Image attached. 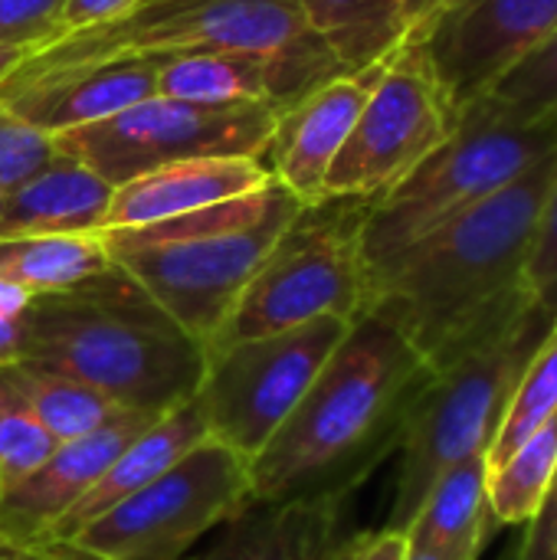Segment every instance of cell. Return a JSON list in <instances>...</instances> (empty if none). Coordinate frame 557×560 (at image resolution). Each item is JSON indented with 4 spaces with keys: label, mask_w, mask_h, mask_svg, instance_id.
Returning a JSON list of instances; mask_svg holds the SVG:
<instances>
[{
    "label": "cell",
    "mask_w": 557,
    "mask_h": 560,
    "mask_svg": "<svg viewBox=\"0 0 557 560\" xmlns=\"http://www.w3.org/2000/svg\"><path fill=\"white\" fill-rule=\"evenodd\" d=\"M555 177L557 151L374 269L368 312L394 325L430 368L522 312L535 302L525 262Z\"/></svg>",
    "instance_id": "obj_1"
},
{
    "label": "cell",
    "mask_w": 557,
    "mask_h": 560,
    "mask_svg": "<svg viewBox=\"0 0 557 560\" xmlns=\"http://www.w3.org/2000/svg\"><path fill=\"white\" fill-rule=\"evenodd\" d=\"M430 374L433 368L394 325L364 312L250 463L253 502L348 499L384 456L401 450Z\"/></svg>",
    "instance_id": "obj_2"
},
{
    "label": "cell",
    "mask_w": 557,
    "mask_h": 560,
    "mask_svg": "<svg viewBox=\"0 0 557 560\" xmlns=\"http://www.w3.org/2000/svg\"><path fill=\"white\" fill-rule=\"evenodd\" d=\"M16 331V361L59 371L121 410L164 417L197 397L207 371V348L118 266L33 295Z\"/></svg>",
    "instance_id": "obj_3"
},
{
    "label": "cell",
    "mask_w": 557,
    "mask_h": 560,
    "mask_svg": "<svg viewBox=\"0 0 557 560\" xmlns=\"http://www.w3.org/2000/svg\"><path fill=\"white\" fill-rule=\"evenodd\" d=\"M302 207L272 180L246 197L98 236L115 266L207 348Z\"/></svg>",
    "instance_id": "obj_4"
},
{
    "label": "cell",
    "mask_w": 557,
    "mask_h": 560,
    "mask_svg": "<svg viewBox=\"0 0 557 560\" xmlns=\"http://www.w3.org/2000/svg\"><path fill=\"white\" fill-rule=\"evenodd\" d=\"M213 49L272 56L309 89L345 72L309 33L295 0H138L105 23L36 43L0 95L66 69L121 59L158 62Z\"/></svg>",
    "instance_id": "obj_5"
},
{
    "label": "cell",
    "mask_w": 557,
    "mask_h": 560,
    "mask_svg": "<svg viewBox=\"0 0 557 560\" xmlns=\"http://www.w3.org/2000/svg\"><path fill=\"white\" fill-rule=\"evenodd\" d=\"M552 325L555 322L529 302L522 312L433 368L404 427L387 532L407 535L433 482L473 453H489L506 404Z\"/></svg>",
    "instance_id": "obj_6"
},
{
    "label": "cell",
    "mask_w": 557,
    "mask_h": 560,
    "mask_svg": "<svg viewBox=\"0 0 557 560\" xmlns=\"http://www.w3.org/2000/svg\"><path fill=\"white\" fill-rule=\"evenodd\" d=\"M557 151V115L532 125L499 118L483 98L466 105L453 135L397 187L368 203L361 253L368 276L397 253L509 187Z\"/></svg>",
    "instance_id": "obj_7"
},
{
    "label": "cell",
    "mask_w": 557,
    "mask_h": 560,
    "mask_svg": "<svg viewBox=\"0 0 557 560\" xmlns=\"http://www.w3.org/2000/svg\"><path fill=\"white\" fill-rule=\"evenodd\" d=\"M368 203L328 197L302 207L240 292L207 354L328 315L358 322L368 312V262L361 253Z\"/></svg>",
    "instance_id": "obj_8"
},
{
    "label": "cell",
    "mask_w": 557,
    "mask_h": 560,
    "mask_svg": "<svg viewBox=\"0 0 557 560\" xmlns=\"http://www.w3.org/2000/svg\"><path fill=\"white\" fill-rule=\"evenodd\" d=\"M250 502V463L204 440L161 479L89 522L69 545L95 560H184Z\"/></svg>",
    "instance_id": "obj_9"
},
{
    "label": "cell",
    "mask_w": 557,
    "mask_h": 560,
    "mask_svg": "<svg viewBox=\"0 0 557 560\" xmlns=\"http://www.w3.org/2000/svg\"><path fill=\"white\" fill-rule=\"evenodd\" d=\"M351 325L348 318L328 315L207 354L197 400L207 413L210 440L253 463L305 397Z\"/></svg>",
    "instance_id": "obj_10"
},
{
    "label": "cell",
    "mask_w": 557,
    "mask_h": 560,
    "mask_svg": "<svg viewBox=\"0 0 557 560\" xmlns=\"http://www.w3.org/2000/svg\"><path fill=\"white\" fill-rule=\"evenodd\" d=\"M269 105H194L151 95L112 118L53 135L56 151L92 167L112 187L184 158H263L272 135Z\"/></svg>",
    "instance_id": "obj_11"
},
{
    "label": "cell",
    "mask_w": 557,
    "mask_h": 560,
    "mask_svg": "<svg viewBox=\"0 0 557 560\" xmlns=\"http://www.w3.org/2000/svg\"><path fill=\"white\" fill-rule=\"evenodd\" d=\"M460 112L446 102L414 36L387 59L328 180V197L378 200L423 164L456 128Z\"/></svg>",
    "instance_id": "obj_12"
},
{
    "label": "cell",
    "mask_w": 557,
    "mask_h": 560,
    "mask_svg": "<svg viewBox=\"0 0 557 560\" xmlns=\"http://www.w3.org/2000/svg\"><path fill=\"white\" fill-rule=\"evenodd\" d=\"M557 30V0H456L410 36L446 102L463 112Z\"/></svg>",
    "instance_id": "obj_13"
},
{
    "label": "cell",
    "mask_w": 557,
    "mask_h": 560,
    "mask_svg": "<svg viewBox=\"0 0 557 560\" xmlns=\"http://www.w3.org/2000/svg\"><path fill=\"white\" fill-rule=\"evenodd\" d=\"M384 66L387 59L364 72H338L276 112L272 135L259 161L269 167L272 180L305 207L325 200L328 171Z\"/></svg>",
    "instance_id": "obj_14"
},
{
    "label": "cell",
    "mask_w": 557,
    "mask_h": 560,
    "mask_svg": "<svg viewBox=\"0 0 557 560\" xmlns=\"http://www.w3.org/2000/svg\"><path fill=\"white\" fill-rule=\"evenodd\" d=\"M154 413L121 410L102 430L56 446V453L26 479L0 492V548H39L49 545L56 525L69 509L98 482L112 459L148 430Z\"/></svg>",
    "instance_id": "obj_15"
},
{
    "label": "cell",
    "mask_w": 557,
    "mask_h": 560,
    "mask_svg": "<svg viewBox=\"0 0 557 560\" xmlns=\"http://www.w3.org/2000/svg\"><path fill=\"white\" fill-rule=\"evenodd\" d=\"M194 560H355L368 541L348 515V499L250 502Z\"/></svg>",
    "instance_id": "obj_16"
},
{
    "label": "cell",
    "mask_w": 557,
    "mask_h": 560,
    "mask_svg": "<svg viewBox=\"0 0 557 560\" xmlns=\"http://www.w3.org/2000/svg\"><path fill=\"white\" fill-rule=\"evenodd\" d=\"M272 184L259 158H184L151 167L115 187L102 233L161 223Z\"/></svg>",
    "instance_id": "obj_17"
},
{
    "label": "cell",
    "mask_w": 557,
    "mask_h": 560,
    "mask_svg": "<svg viewBox=\"0 0 557 560\" xmlns=\"http://www.w3.org/2000/svg\"><path fill=\"white\" fill-rule=\"evenodd\" d=\"M158 92V66L148 59H121L102 66H82L26 82L0 102L36 128L59 135L112 118Z\"/></svg>",
    "instance_id": "obj_18"
},
{
    "label": "cell",
    "mask_w": 557,
    "mask_h": 560,
    "mask_svg": "<svg viewBox=\"0 0 557 560\" xmlns=\"http://www.w3.org/2000/svg\"><path fill=\"white\" fill-rule=\"evenodd\" d=\"M204 440H210V423L200 407V400H187L184 407L164 413L148 430H141L98 476V482L76 502V509L66 512V518L56 525L49 545H69L89 522L112 512L128 495L141 492L154 479H161L171 466H177L190 450H197Z\"/></svg>",
    "instance_id": "obj_19"
},
{
    "label": "cell",
    "mask_w": 557,
    "mask_h": 560,
    "mask_svg": "<svg viewBox=\"0 0 557 560\" xmlns=\"http://www.w3.org/2000/svg\"><path fill=\"white\" fill-rule=\"evenodd\" d=\"M158 92L161 98L194 102V105H269L282 108L309 85L279 59L243 49L190 52L174 59H158Z\"/></svg>",
    "instance_id": "obj_20"
},
{
    "label": "cell",
    "mask_w": 557,
    "mask_h": 560,
    "mask_svg": "<svg viewBox=\"0 0 557 560\" xmlns=\"http://www.w3.org/2000/svg\"><path fill=\"white\" fill-rule=\"evenodd\" d=\"M115 187L92 167L59 154L0 203V240L102 233Z\"/></svg>",
    "instance_id": "obj_21"
},
{
    "label": "cell",
    "mask_w": 557,
    "mask_h": 560,
    "mask_svg": "<svg viewBox=\"0 0 557 560\" xmlns=\"http://www.w3.org/2000/svg\"><path fill=\"white\" fill-rule=\"evenodd\" d=\"M492 528L489 459L486 453H473L433 482L407 528V541L437 548L456 560H479Z\"/></svg>",
    "instance_id": "obj_22"
},
{
    "label": "cell",
    "mask_w": 557,
    "mask_h": 560,
    "mask_svg": "<svg viewBox=\"0 0 557 560\" xmlns=\"http://www.w3.org/2000/svg\"><path fill=\"white\" fill-rule=\"evenodd\" d=\"M295 7L345 72L391 59L417 26L410 0H295Z\"/></svg>",
    "instance_id": "obj_23"
},
{
    "label": "cell",
    "mask_w": 557,
    "mask_h": 560,
    "mask_svg": "<svg viewBox=\"0 0 557 560\" xmlns=\"http://www.w3.org/2000/svg\"><path fill=\"white\" fill-rule=\"evenodd\" d=\"M112 266L115 259L108 256L98 233L0 240V279L30 295L82 285Z\"/></svg>",
    "instance_id": "obj_24"
},
{
    "label": "cell",
    "mask_w": 557,
    "mask_h": 560,
    "mask_svg": "<svg viewBox=\"0 0 557 560\" xmlns=\"http://www.w3.org/2000/svg\"><path fill=\"white\" fill-rule=\"evenodd\" d=\"M7 371H10L16 390L23 394V400L30 404V410L36 413V420L43 423V430L59 446L102 430L105 423H112L121 413V407H115L92 387H85L59 371L36 368L26 361H13V364H7Z\"/></svg>",
    "instance_id": "obj_25"
},
{
    "label": "cell",
    "mask_w": 557,
    "mask_h": 560,
    "mask_svg": "<svg viewBox=\"0 0 557 560\" xmlns=\"http://www.w3.org/2000/svg\"><path fill=\"white\" fill-rule=\"evenodd\" d=\"M557 469V413L502 466L489 469V512L496 525H532Z\"/></svg>",
    "instance_id": "obj_26"
},
{
    "label": "cell",
    "mask_w": 557,
    "mask_h": 560,
    "mask_svg": "<svg viewBox=\"0 0 557 560\" xmlns=\"http://www.w3.org/2000/svg\"><path fill=\"white\" fill-rule=\"evenodd\" d=\"M557 413V322L548 338L522 371L512 400L506 404V413L499 420V430L492 436V446L486 453L489 469L502 466L538 427H545Z\"/></svg>",
    "instance_id": "obj_27"
},
{
    "label": "cell",
    "mask_w": 557,
    "mask_h": 560,
    "mask_svg": "<svg viewBox=\"0 0 557 560\" xmlns=\"http://www.w3.org/2000/svg\"><path fill=\"white\" fill-rule=\"evenodd\" d=\"M483 102L506 121L532 125L557 115V30L529 52L515 69H509Z\"/></svg>",
    "instance_id": "obj_28"
},
{
    "label": "cell",
    "mask_w": 557,
    "mask_h": 560,
    "mask_svg": "<svg viewBox=\"0 0 557 560\" xmlns=\"http://www.w3.org/2000/svg\"><path fill=\"white\" fill-rule=\"evenodd\" d=\"M56 446L59 443L43 430L16 390L7 364H0V492L36 472L56 453Z\"/></svg>",
    "instance_id": "obj_29"
},
{
    "label": "cell",
    "mask_w": 557,
    "mask_h": 560,
    "mask_svg": "<svg viewBox=\"0 0 557 560\" xmlns=\"http://www.w3.org/2000/svg\"><path fill=\"white\" fill-rule=\"evenodd\" d=\"M56 158V138L0 102V194L16 190Z\"/></svg>",
    "instance_id": "obj_30"
},
{
    "label": "cell",
    "mask_w": 557,
    "mask_h": 560,
    "mask_svg": "<svg viewBox=\"0 0 557 560\" xmlns=\"http://www.w3.org/2000/svg\"><path fill=\"white\" fill-rule=\"evenodd\" d=\"M525 285L535 305L557 322V177L535 226L532 253L525 262Z\"/></svg>",
    "instance_id": "obj_31"
},
{
    "label": "cell",
    "mask_w": 557,
    "mask_h": 560,
    "mask_svg": "<svg viewBox=\"0 0 557 560\" xmlns=\"http://www.w3.org/2000/svg\"><path fill=\"white\" fill-rule=\"evenodd\" d=\"M66 0H0V46H26L56 33Z\"/></svg>",
    "instance_id": "obj_32"
},
{
    "label": "cell",
    "mask_w": 557,
    "mask_h": 560,
    "mask_svg": "<svg viewBox=\"0 0 557 560\" xmlns=\"http://www.w3.org/2000/svg\"><path fill=\"white\" fill-rule=\"evenodd\" d=\"M515 560H557V469L525 541L515 548Z\"/></svg>",
    "instance_id": "obj_33"
},
{
    "label": "cell",
    "mask_w": 557,
    "mask_h": 560,
    "mask_svg": "<svg viewBox=\"0 0 557 560\" xmlns=\"http://www.w3.org/2000/svg\"><path fill=\"white\" fill-rule=\"evenodd\" d=\"M138 0H66L62 13H59V23H56V33L53 36H66V33H76V30H89L95 23H105L118 13H125L128 7H135ZM49 36V39H53Z\"/></svg>",
    "instance_id": "obj_34"
},
{
    "label": "cell",
    "mask_w": 557,
    "mask_h": 560,
    "mask_svg": "<svg viewBox=\"0 0 557 560\" xmlns=\"http://www.w3.org/2000/svg\"><path fill=\"white\" fill-rule=\"evenodd\" d=\"M404 558H407V535L381 528V532L368 535L364 548L358 551V558L355 560H404Z\"/></svg>",
    "instance_id": "obj_35"
},
{
    "label": "cell",
    "mask_w": 557,
    "mask_h": 560,
    "mask_svg": "<svg viewBox=\"0 0 557 560\" xmlns=\"http://www.w3.org/2000/svg\"><path fill=\"white\" fill-rule=\"evenodd\" d=\"M0 560H95L76 545H39V548H3Z\"/></svg>",
    "instance_id": "obj_36"
},
{
    "label": "cell",
    "mask_w": 557,
    "mask_h": 560,
    "mask_svg": "<svg viewBox=\"0 0 557 560\" xmlns=\"http://www.w3.org/2000/svg\"><path fill=\"white\" fill-rule=\"evenodd\" d=\"M30 299H33L30 292H23V289H16V285L0 279V315L3 318H20V312L26 308Z\"/></svg>",
    "instance_id": "obj_37"
},
{
    "label": "cell",
    "mask_w": 557,
    "mask_h": 560,
    "mask_svg": "<svg viewBox=\"0 0 557 560\" xmlns=\"http://www.w3.org/2000/svg\"><path fill=\"white\" fill-rule=\"evenodd\" d=\"M16 318H3L0 315V364H13L16 361Z\"/></svg>",
    "instance_id": "obj_38"
},
{
    "label": "cell",
    "mask_w": 557,
    "mask_h": 560,
    "mask_svg": "<svg viewBox=\"0 0 557 560\" xmlns=\"http://www.w3.org/2000/svg\"><path fill=\"white\" fill-rule=\"evenodd\" d=\"M26 46H0V85L20 69V62L26 59Z\"/></svg>",
    "instance_id": "obj_39"
},
{
    "label": "cell",
    "mask_w": 557,
    "mask_h": 560,
    "mask_svg": "<svg viewBox=\"0 0 557 560\" xmlns=\"http://www.w3.org/2000/svg\"><path fill=\"white\" fill-rule=\"evenodd\" d=\"M404 560H456V558H450V555H443V551H437V548H423V545H410V541H407V558Z\"/></svg>",
    "instance_id": "obj_40"
},
{
    "label": "cell",
    "mask_w": 557,
    "mask_h": 560,
    "mask_svg": "<svg viewBox=\"0 0 557 560\" xmlns=\"http://www.w3.org/2000/svg\"><path fill=\"white\" fill-rule=\"evenodd\" d=\"M410 10H414V23L420 26L423 20H430L437 13V0H410ZM414 26V30H417Z\"/></svg>",
    "instance_id": "obj_41"
},
{
    "label": "cell",
    "mask_w": 557,
    "mask_h": 560,
    "mask_svg": "<svg viewBox=\"0 0 557 560\" xmlns=\"http://www.w3.org/2000/svg\"><path fill=\"white\" fill-rule=\"evenodd\" d=\"M450 3H456V0H437V10H443V7H450Z\"/></svg>",
    "instance_id": "obj_42"
},
{
    "label": "cell",
    "mask_w": 557,
    "mask_h": 560,
    "mask_svg": "<svg viewBox=\"0 0 557 560\" xmlns=\"http://www.w3.org/2000/svg\"><path fill=\"white\" fill-rule=\"evenodd\" d=\"M502 560H515V548H509V551L502 555Z\"/></svg>",
    "instance_id": "obj_43"
},
{
    "label": "cell",
    "mask_w": 557,
    "mask_h": 560,
    "mask_svg": "<svg viewBox=\"0 0 557 560\" xmlns=\"http://www.w3.org/2000/svg\"><path fill=\"white\" fill-rule=\"evenodd\" d=\"M0 203H3V194H0Z\"/></svg>",
    "instance_id": "obj_44"
},
{
    "label": "cell",
    "mask_w": 557,
    "mask_h": 560,
    "mask_svg": "<svg viewBox=\"0 0 557 560\" xmlns=\"http://www.w3.org/2000/svg\"><path fill=\"white\" fill-rule=\"evenodd\" d=\"M0 551H3V548H0Z\"/></svg>",
    "instance_id": "obj_45"
}]
</instances>
